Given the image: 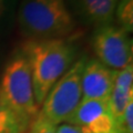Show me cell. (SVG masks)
I'll return each mask as SVG.
<instances>
[{"mask_svg": "<svg viewBox=\"0 0 133 133\" xmlns=\"http://www.w3.org/2000/svg\"><path fill=\"white\" fill-rule=\"evenodd\" d=\"M31 69L33 91L38 107L50 89L76 62V47L66 38L28 40L22 45Z\"/></svg>", "mask_w": 133, "mask_h": 133, "instance_id": "cell-1", "label": "cell"}, {"mask_svg": "<svg viewBox=\"0 0 133 133\" xmlns=\"http://www.w3.org/2000/svg\"><path fill=\"white\" fill-rule=\"evenodd\" d=\"M17 20L28 40L66 38L76 29L66 0H21Z\"/></svg>", "mask_w": 133, "mask_h": 133, "instance_id": "cell-2", "label": "cell"}, {"mask_svg": "<svg viewBox=\"0 0 133 133\" xmlns=\"http://www.w3.org/2000/svg\"><path fill=\"white\" fill-rule=\"evenodd\" d=\"M0 91L10 107L22 118L31 122L39 113L31 69L21 50L7 62L0 80Z\"/></svg>", "mask_w": 133, "mask_h": 133, "instance_id": "cell-3", "label": "cell"}, {"mask_svg": "<svg viewBox=\"0 0 133 133\" xmlns=\"http://www.w3.org/2000/svg\"><path fill=\"white\" fill-rule=\"evenodd\" d=\"M84 58L77 60L48 92L39 113L53 124L65 122L82 100L81 72Z\"/></svg>", "mask_w": 133, "mask_h": 133, "instance_id": "cell-4", "label": "cell"}, {"mask_svg": "<svg viewBox=\"0 0 133 133\" xmlns=\"http://www.w3.org/2000/svg\"><path fill=\"white\" fill-rule=\"evenodd\" d=\"M91 43L98 60L108 68L119 71L132 64L133 42L130 33L114 22L95 27Z\"/></svg>", "mask_w": 133, "mask_h": 133, "instance_id": "cell-5", "label": "cell"}, {"mask_svg": "<svg viewBox=\"0 0 133 133\" xmlns=\"http://www.w3.org/2000/svg\"><path fill=\"white\" fill-rule=\"evenodd\" d=\"M65 122L78 127L82 133H118L108 100L82 99Z\"/></svg>", "mask_w": 133, "mask_h": 133, "instance_id": "cell-6", "label": "cell"}, {"mask_svg": "<svg viewBox=\"0 0 133 133\" xmlns=\"http://www.w3.org/2000/svg\"><path fill=\"white\" fill-rule=\"evenodd\" d=\"M116 72V70L108 68L98 59H85L81 72L82 99L108 100Z\"/></svg>", "mask_w": 133, "mask_h": 133, "instance_id": "cell-7", "label": "cell"}, {"mask_svg": "<svg viewBox=\"0 0 133 133\" xmlns=\"http://www.w3.org/2000/svg\"><path fill=\"white\" fill-rule=\"evenodd\" d=\"M119 0H71L78 16L95 27L114 22V11Z\"/></svg>", "mask_w": 133, "mask_h": 133, "instance_id": "cell-8", "label": "cell"}, {"mask_svg": "<svg viewBox=\"0 0 133 133\" xmlns=\"http://www.w3.org/2000/svg\"><path fill=\"white\" fill-rule=\"evenodd\" d=\"M133 101V64L116 72L113 88L108 99L110 112L115 119L121 118L127 105Z\"/></svg>", "mask_w": 133, "mask_h": 133, "instance_id": "cell-9", "label": "cell"}, {"mask_svg": "<svg viewBox=\"0 0 133 133\" xmlns=\"http://www.w3.org/2000/svg\"><path fill=\"white\" fill-rule=\"evenodd\" d=\"M30 124L12 109L0 91V133H24Z\"/></svg>", "mask_w": 133, "mask_h": 133, "instance_id": "cell-10", "label": "cell"}, {"mask_svg": "<svg viewBox=\"0 0 133 133\" xmlns=\"http://www.w3.org/2000/svg\"><path fill=\"white\" fill-rule=\"evenodd\" d=\"M114 21L128 33L133 31V0H119L114 11Z\"/></svg>", "mask_w": 133, "mask_h": 133, "instance_id": "cell-11", "label": "cell"}, {"mask_svg": "<svg viewBox=\"0 0 133 133\" xmlns=\"http://www.w3.org/2000/svg\"><path fill=\"white\" fill-rule=\"evenodd\" d=\"M56 124L38 113L31 123L30 133H56Z\"/></svg>", "mask_w": 133, "mask_h": 133, "instance_id": "cell-12", "label": "cell"}, {"mask_svg": "<svg viewBox=\"0 0 133 133\" xmlns=\"http://www.w3.org/2000/svg\"><path fill=\"white\" fill-rule=\"evenodd\" d=\"M56 133H82V132L78 127L73 125V124L63 122L57 125Z\"/></svg>", "mask_w": 133, "mask_h": 133, "instance_id": "cell-13", "label": "cell"}, {"mask_svg": "<svg viewBox=\"0 0 133 133\" xmlns=\"http://www.w3.org/2000/svg\"><path fill=\"white\" fill-rule=\"evenodd\" d=\"M8 2H9V0H0V19L6 14L7 8H8Z\"/></svg>", "mask_w": 133, "mask_h": 133, "instance_id": "cell-14", "label": "cell"}]
</instances>
